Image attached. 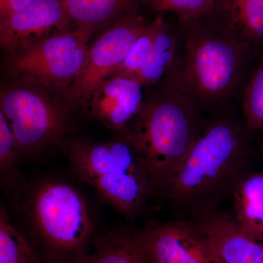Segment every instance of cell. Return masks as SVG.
<instances>
[{
    "instance_id": "cell-18",
    "label": "cell",
    "mask_w": 263,
    "mask_h": 263,
    "mask_svg": "<svg viewBox=\"0 0 263 263\" xmlns=\"http://www.w3.org/2000/svg\"><path fill=\"white\" fill-rule=\"evenodd\" d=\"M70 18L86 25L103 23L120 14L133 0H62Z\"/></svg>"
},
{
    "instance_id": "cell-4",
    "label": "cell",
    "mask_w": 263,
    "mask_h": 263,
    "mask_svg": "<svg viewBox=\"0 0 263 263\" xmlns=\"http://www.w3.org/2000/svg\"><path fill=\"white\" fill-rule=\"evenodd\" d=\"M74 174L129 219L143 210L155 184L146 164L125 136L106 143L71 141L67 149Z\"/></svg>"
},
{
    "instance_id": "cell-13",
    "label": "cell",
    "mask_w": 263,
    "mask_h": 263,
    "mask_svg": "<svg viewBox=\"0 0 263 263\" xmlns=\"http://www.w3.org/2000/svg\"><path fill=\"white\" fill-rule=\"evenodd\" d=\"M233 219L252 239L263 240V169L249 172L235 188Z\"/></svg>"
},
{
    "instance_id": "cell-23",
    "label": "cell",
    "mask_w": 263,
    "mask_h": 263,
    "mask_svg": "<svg viewBox=\"0 0 263 263\" xmlns=\"http://www.w3.org/2000/svg\"><path fill=\"white\" fill-rule=\"evenodd\" d=\"M34 0H0V18L28 6Z\"/></svg>"
},
{
    "instance_id": "cell-11",
    "label": "cell",
    "mask_w": 263,
    "mask_h": 263,
    "mask_svg": "<svg viewBox=\"0 0 263 263\" xmlns=\"http://www.w3.org/2000/svg\"><path fill=\"white\" fill-rule=\"evenodd\" d=\"M143 88L135 78L111 76L99 85L90 97V111L104 125L122 133L145 103Z\"/></svg>"
},
{
    "instance_id": "cell-15",
    "label": "cell",
    "mask_w": 263,
    "mask_h": 263,
    "mask_svg": "<svg viewBox=\"0 0 263 263\" xmlns=\"http://www.w3.org/2000/svg\"><path fill=\"white\" fill-rule=\"evenodd\" d=\"M87 263H150L139 232L120 228L98 235Z\"/></svg>"
},
{
    "instance_id": "cell-16",
    "label": "cell",
    "mask_w": 263,
    "mask_h": 263,
    "mask_svg": "<svg viewBox=\"0 0 263 263\" xmlns=\"http://www.w3.org/2000/svg\"><path fill=\"white\" fill-rule=\"evenodd\" d=\"M177 38L164 20L159 16L158 28L149 56L136 79L143 86H153L174 70Z\"/></svg>"
},
{
    "instance_id": "cell-9",
    "label": "cell",
    "mask_w": 263,
    "mask_h": 263,
    "mask_svg": "<svg viewBox=\"0 0 263 263\" xmlns=\"http://www.w3.org/2000/svg\"><path fill=\"white\" fill-rule=\"evenodd\" d=\"M140 235L150 263H223L211 238L193 220L151 223Z\"/></svg>"
},
{
    "instance_id": "cell-21",
    "label": "cell",
    "mask_w": 263,
    "mask_h": 263,
    "mask_svg": "<svg viewBox=\"0 0 263 263\" xmlns=\"http://www.w3.org/2000/svg\"><path fill=\"white\" fill-rule=\"evenodd\" d=\"M156 12H171L183 24H191L209 14L219 0H145Z\"/></svg>"
},
{
    "instance_id": "cell-7",
    "label": "cell",
    "mask_w": 263,
    "mask_h": 263,
    "mask_svg": "<svg viewBox=\"0 0 263 263\" xmlns=\"http://www.w3.org/2000/svg\"><path fill=\"white\" fill-rule=\"evenodd\" d=\"M45 90L25 83L1 91L0 111L9 123L22 158L56 143L68 126L67 108Z\"/></svg>"
},
{
    "instance_id": "cell-14",
    "label": "cell",
    "mask_w": 263,
    "mask_h": 263,
    "mask_svg": "<svg viewBox=\"0 0 263 263\" xmlns=\"http://www.w3.org/2000/svg\"><path fill=\"white\" fill-rule=\"evenodd\" d=\"M224 29L251 46H263V0H219Z\"/></svg>"
},
{
    "instance_id": "cell-2",
    "label": "cell",
    "mask_w": 263,
    "mask_h": 263,
    "mask_svg": "<svg viewBox=\"0 0 263 263\" xmlns=\"http://www.w3.org/2000/svg\"><path fill=\"white\" fill-rule=\"evenodd\" d=\"M14 197L18 229L42 263H87L95 226L84 195L63 180L43 179Z\"/></svg>"
},
{
    "instance_id": "cell-1",
    "label": "cell",
    "mask_w": 263,
    "mask_h": 263,
    "mask_svg": "<svg viewBox=\"0 0 263 263\" xmlns=\"http://www.w3.org/2000/svg\"><path fill=\"white\" fill-rule=\"evenodd\" d=\"M243 119L220 110L201 129L163 195L192 215L217 209L250 172L252 148Z\"/></svg>"
},
{
    "instance_id": "cell-6",
    "label": "cell",
    "mask_w": 263,
    "mask_h": 263,
    "mask_svg": "<svg viewBox=\"0 0 263 263\" xmlns=\"http://www.w3.org/2000/svg\"><path fill=\"white\" fill-rule=\"evenodd\" d=\"M93 28L81 24L76 30L8 51L7 68L27 84L48 90L70 87L87 60Z\"/></svg>"
},
{
    "instance_id": "cell-10",
    "label": "cell",
    "mask_w": 263,
    "mask_h": 263,
    "mask_svg": "<svg viewBox=\"0 0 263 263\" xmlns=\"http://www.w3.org/2000/svg\"><path fill=\"white\" fill-rule=\"evenodd\" d=\"M62 0H34L24 9L0 18L2 48L10 51L70 31Z\"/></svg>"
},
{
    "instance_id": "cell-12",
    "label": "cell",
    "mask_w": 263,
    "mask_h": 263,
    "mask_svg": "<svg viewBox=\"0 0 263 263\" xmlns=\"http://www.w3.org/2000/svg\"><path fill=\"white\" fill-rule=\"evenodd\" d=\"M192 216L212 240L223 263H263V243L243 233L233 216L217 209Z\"/></svg>"
},
{
    "instance_id": "cell-22",
    "label": "cell",
    "mask_w": 263,
    "mask_h": 263,
    "mask_svg": "<svg viewBox=\"0 0 263 263\" xmlns=\"http://www.w3.org/2000/svg\"><path fill=\"white\" fill-rule=\"evenodd\" d=\"M158 24L159 17L148 24L144 32L133 45L125 61L111 76H126L136 79L149 56Z\"/></svg>"
},
{
    "instance_id": "cell-3",
    "label": "cell",
    "mask_w": 263,
    "mask_h": 263,
    "mask_svg": "<svg viewBox=\"0 0 263 263\" xmlns=\"http://www.w3.org/2000/svg\"><path fill=\"white\" fill-rule=\"evenodd\" d=\"M203 124L199 107L172 77L162 96L145 102L123 133L141 156L155 184L163 195Z\"/></svg>"
},
{
    "instance_id": "cell-5",
    "label": "cell",
    "mask_w": 263,
    "mask_h": 263,
    "mask_svg": "<svg viewBox=\"0 0 263 263\" xmlns=\"http://www.w3.org/2000/svg\"><path fill=\"white\" fill-rule=\"evenodd\" d=\"M249 50L224 29L199 31L186 41L181 70L171 74L197 106L219 103L238 86Z\"/></svg>"
},
{
    "instance_id": "cell-8",
    "label": "cell",
    "mask_w": 263,
    "mask_h": 263,
    "mask_svg": "<svg viewBox=\"0 0 263 263\" xmlns=\"http://www.w3.org/2000/svg\"><path fill=\"white\" fill-rule=\"evenodd\" d=\"M142 16H132L109 29L90 46L84 68L69 88L72 101L88 103L99 85L125 61L133 45L147 26Z\"/></svg>"
},
{
    "instance_id": "cell-25",
    "label": "cell",
    "mask_w": 263,
    "mask_h": 263,
    "mask_svg": "<svg viewBox=\"0 0 263 263\" xmlns=\"http://www.w3.org/2000/svg\"><path fill=\"white\" fill-rule=\"evenodd\" d=\"M262 243H263V240H262Z\"/></svg>"
},
{
    "instance_id": "cell-17",
    "label": "cell",
    "mask_w": 263,
    "mask_h": 263,
    "mask_svg": "<svg viewBox=\"0 0 263 263\" xmlns=\"http://www.w3.org/2000/svg\"><path fill=\"white\" fill-rule=\"evenodd\" d=\"M0 263H42L25 237L10 221L3 205L0 209Z\"/></svg>"
},
{
    "instance_id": "cell-20",
    "label": "cell",
    "mask_w": 263,
    "mask_h": 263,
    "mask_svg": "<svg viewBox=\"0 0 263 263\" xmlns=\"http://www.w3.org/2000/svg\"><path fill=\"white\" fill-rule=\"evenodd\" d=\"M243 120L251 130L263 135V61L246 86L242 99Z\"/></svg>"
},
{
    "instance_id": "cell-19",
    "label": "cell",
    "mask_w": 263,
    "mask_h": 263,
    "mask_svg": "<svg viewBox=\"0 0 263 263\" xmlns=\"http://www.w3.org/2000/svg\"><path fill=\"white\" fill-rule=\"evenodd\" d=\"M22 158L9 123L0 111V173L5 191L10 193L20 183L18 166Z\"/></svg>"
},
{
    "instance_id": "cell-24",
    "label": "cell",
    "mask_w": 263,
    "mask_h": 263,
    "mask_svg": "<svg viewBox=\"0 0 263 263\" xmlns=\"http://www.w3.org/2000/svg\"><path fill=\"white\" fill-rule=\"evenodd\" d=\"M262 157H263V145H262Z\"/></svg>"
}]
</instances>
